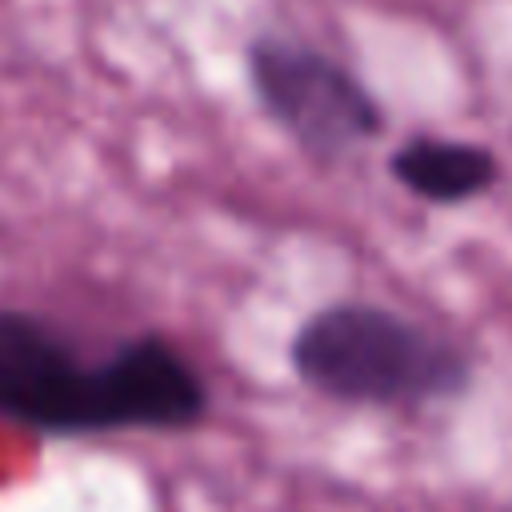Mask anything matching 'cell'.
<instances>
[{
	"label": "cell",
	"mask_w": 512,
	"mask_h": 512,
	"mask_svg": "<svg viewBox=\"0 0 512 512\" xmlns=\"http://www.w3.org/2000/svg\"><path fill=\"white\" fill-rule=\"evenodd\" d=\"M292 368L308 388L348 404H424L456 396L468 380L452 344L372 304L316 312L292 340Z\"/></svg>",
	"instance_id": "6da1fadb"
},
{
	"label": "cell",
	"mask_w": 512,
	"mask_h": 512,
	"mask_svg": "<svg viewBox=\"0 0 512 512\" xmlns=\"http://www.w3.org/2000/svg\"><path fill=\"white\" fill-rule=\"evenodd\" d=\"M0 416L40 432L140 428L136 364L128 348L84 364L44 320L0 312Z\"/></svg>",
	"instance_id": "7a4b0ae2"
},
{
	"label": "cell",
	"mask_w": 512,
	"mask_h": 512,
	"mask_svg": "<svg viewBox=\"0 0 512 512\" xmlns=\"http://www.w3.org/2000/svg\"><path fill=\"white\" fill-rule=\"evenodd\" d=\"M252 84L264 108L316 156L348 152L380 132L372 96L340 64L312 48L260 40L252 48Z\"/></svg>",
	"instance_id": "3957f363"
},
{
	"label": "cell",
	"mask_w": 512,
	"mask_h": 512,
	"mask_svg": "<svg viewBox=\"0 0 512 512\" xmlns=\"http://www.w3.org/2000/svg\"><path fill=\"white\" fill-rule=\"evenodd\" d=\"M392 176L432 204H460L496 180V156L464 140L416 136L392 156Z\"/></svg>",
	"instance_id": "277c9868"
}]
</instances>
